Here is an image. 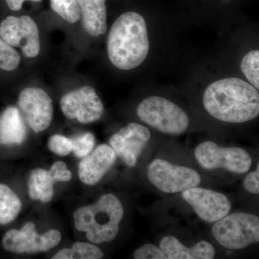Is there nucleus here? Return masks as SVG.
Here are the masks:
<instances>
[{
  "mask_svg": "<svg viewBox=\"0 0 259 259\" xmlns=\"http://www.w3.org/2000/svg\"><path fill=\"white\" fill-rule=\"evenodd\" d=\"M48 146L53 153L59 156H67L71 151H72L71 139L61 135H54L51 136L49 139Z\"/></svg>",
  "mask_w": 259,
  "mask_h": 259,
  "instance_id": "25",
  "label": "nucleus"
},
{
  "mask_svg": "<svg viewBox=\"0 0 259 259\" xmlns=\"http://www.w3.org/2000/svg\"><path fill=\"white\" fill-rule=\"evenodd\" d=\"M136 259H167L161 248L153 244H145L138 248L134 253Z\"/></svg>",
  "mask_w": 259,
  "mask_h": 259,
  "instance_id": "26",
  "label": "nucleus"
},
{
  "mask_svg": "<svg viewBox=\"0 0 259 259\" xmlns=\"http://www.w3.org/2000/svg\"><path fill=\"white\" fill-rule=\"evenodd\" d=\"M243 187L250 194L259 193V165L255 171L250 172L243 181Z\"/></svg>",
  "mask_w": 259,
  "mask_h": 259,
  "instance_id": "28",
  "label": "nucleus"
},
{
  "mask_svg": "<svg viewBox=\"0 0 259 259\" xmlns=\"http://www.w3.org/2000/svg\"><path fill=\"white\" fill-rule=\"evenodd\" d=\"M204 108L214 118L243 123L259 115L258 90L239 78H226L209 84L203 95Z\"/></svg>",
  "mask_w": 259,
  "mask_h": 259,
  "instance_id": "1",
  "label": "nucleus"
},
{
  "mask_svg": "<svg viewBox=\"0 0 259 259\" xmlns=\"http://www.w3.org/2000/svg\"><path fill=\"white\" fill-rule=\"evenodd\" d=\"M49 173L55 182H69L72 178V174L68 169L66 163L63 161L54 163L51 166Z\"/></svg>",
  "mask_w": 259,
  "mask_h": 259,
  "instance_id": "27",
  "label": "nucleus"
},
{
  "mask_svg": "<svg viewBox=\"0 0 259 259\" xmlns=\"http://www.w3.org/2000/svg\"><path fill=\"white\" fill-rule=\"evenodd\" d=\"M71 142L74 154L77 157L84 158L93 151L95 145V138L91 133H87L71 139Z\"/></svg>",
  "mask_w": 259,
  "mask_h": 259,
  "instance_id": "24",
  "label": "nucleus"
},
{
  "mask_svg": "<svg viewBox=\"0 0 259 259\" xmlns=\"http://www.w3.org/2000/svg\"><path fill=\"white\" fill-rule=\"evenodd\" d=\"M56 183L49 171L37 168L30 174L28 180L29 195L33 200L48 203L54 195V185Z\"/></svg>",
  "mask_w": 259,
  "mask_h": 259,
  "instance_id": "18",
  "label": "nucleus"
},
{
  "mask_svg": "<svg viewBox=\"0 0 259 259\" xmlns=\"http://www.w3.org/2000/svg\"><path fill=\"white\" fill-rule=\"evenodd\" d=\"M214 239L229 250L243 249L259 241V218L245 212L228 214L214 223Z\"/></svg>",
  "mask_w": 259,
  "mask_h": 259,
  "instance_id": "5",
  "label": "nucleus"
},
{
  "mask_svg": "<svg viewBox=\"0 0 259 259\" xmlns=\"http://www.w3.org/2000/svg\"><path fill=\"white\" fill-rule=\"evenodd\" d=\"M149 47L147 26L141 15L127 12L115 20L107 39V54L115 67L136 69L146 60Z\"/></svg>",
  "mask_w": 259,
  "mask_h": 259,
  "instance_id": "2",
  "label": "nucleus"
},
{
  "mask_svg": "<svg viewBox=\"0 0 259 259\" xmlns=\"http://www.w3.org/2000/svg\"><path fill=\"white\" fill-rule=\"evenodd\" d=\"M259 51H250L242 59L241 69L250 84L259 89Z\"/></svg>",
  "mask_w": 259,
  "mask_h": 259,
  "instance_id": "22",
  "label": "nucleus"
},
{
  "mask_svg": "<svg viewBox=\"0 0 259 259\" xmlns=\"http://www.w3.org/2000/svg\"><path fill=\"white\" fill-rule=\"evenodd\" d=\"M0 37L11 47L20 48L26 57L35 58L40 53L38 28L27 15L5 19L0 25Z\"/></svg>",
  "mask_w": 259,
  "mask_h": 259,
  "instance_id": "9",
  "label": "nucleus"
},
{
  "mask_svg": "<svg viewBox=\"0 0 259 259\" xmlns=\"http://www.w3.org/2000/svg\"><path fill=\"white\" fill-rule=\"evenodd\" d=\"M116 158L117 155L111 146L100 145L80 162V180L85 185H96L112 168Z\"/></svg>",
  "mask_w": 259,
  "mask_h": 259,
  "instance_id": "14",
  "label": "nucleus"
},
{
  "mask_svg": "<svg viewBox=\"0 0 259 259\" xmlns=\"http://www.w3.org/2000/svg\"><path fill=\"white\" fill-rule=\"evenodd\" d=\"M194 156L200 166L207 170L224 168L241 175L249 171L252 164L249 153L243 148L221 147L212 141L199 144Z\"/></svg>",
  "mask_w": 259,
  "mask_h": 259,
  "instance_id": "6",
  "label": "nucleus"
},
{
  "mask_svg": "<svg viewBox=\"0 0 259 259\" xmlns=\"http://www.w3.org/2000/svg\"><path fill=\"white\" fill-rule=\"evenodd\" d=\"M148 178L158 190L167 194H176L198 187L200 176L189 167L174 165L166 160L151 162L148 167Z\"/></svg>",
  "mask_w": 259,
  "mask_h": 259,
  "instance_id": "7",
  "label": "nucleus"
},
{
  "mask_svg": "<svg viewBox=\"0 0 259 259\" xmlns=\"http://www.w3.org/2000/svg\"><path fill=\"white\" fill-rule=\"evenodd\" d=\"M83 28L89 35L100 36L107 32L106 0H77Z\"/></svg>",
  "mask_w": 259,
  "mask_h": 259,
  "instance_id": "16",
  "label": "nucleus"
},
{
  "mask_svg": "<svg viewBox=\"0 0 259 259\" xmlns=\"http://www.w3.org/2000/svg\"><path fill=\"white\" fill-rule=\"evenodd\" d=\"M26 137V128L17 107H9L0 117V143L21 144Z\"/></svg>",
  "mask_w": 259,
  "mask_h": 259,
  "instance_id": "17",
  "label": "nucleus"
},
{
  "mask_svg": "<svg viewBox=\"0 0 259 259\" xmlns=\"http://www.w3.org/2000/svg\"><path fill=\"white\" fill-rule=\"evenodd\" d=\"M20 63V56L14 48L0 37V69L14 71Z\"/></svg>",
  "mask_w": 259,
  "mask_h": 259,
  "instance_id": "23",
  "label": "nucleus"
},
{
  "mask_svg": "<svg viewBox=\"0 0 259 259\" xmlns=\"http://www.w3.org/2000/svg\"><path fill=\"white\" fill-rule=\"evenodd\" d=\"M61 110L68 118L77 120L81 123H91L101 118L103 104L95 89L90 86L70 92L61 98Z\"/></svg>",
  "mask_w": 259,
  "mask_h": 259,
  "instance_id": "10",
  "label": "nucleus"
},
{
  "mask_svg": "<svg viewBox=\"0 0 259 259\" xmlns=\"http://www.w3.org/2000/svg\"><path fill=\"white\" fill-rule=\"evenodd\" d=\"M61 241V234L57 230H50L39 235L34 223L29 222L20 231L13 229L7 232L2 244L5 250L13 253H35L52 249Z\"/></svg>",
  "mask_w": 259,
  "mask_h": 259,
  "instance_id": "8",
  "label": "nucleus"
},
{
  "mask_svg": "<svg viewBox=\"0 0 259 259\" xmlns=\"http://www.w3.org/2000/svg\"><path fill=\"white\" fill-rule=\"evenodd\" d=\"M18 105L34 132L38 134L50 126L54 115L52 100L42 89L23 90L19 96Z\"/></svg>",
  "mask_w": 259,
  "mask_h": 259,
  "instance_id": "11",
  "label": "nucleus"
},
{
  "mask_svg": "<svg viewBox=\"0 0 259 259\" xmlns=\"http://www.w3.org/2000/svg\"><path fill=\"white\" fill-rule=\"evenodd\" d=\"M150 139L151 132L147 127L132 122L114 134L110 138V144L116 155L127 166L134 167Z\"/></svg>",
  "mask_w": 259,
  "mask_h": 259,
  "instance_id": "13",
  "label": "nucleus"
},
{
  "mask_svg": "<svg viewBox=\"0 0 259 259\" xmlns=\"http://www.w3.org/2000/svg\"><path fill=\"white\" fill-rule=\"evenodd\" d=\"M22 209L20 198L8 186L0 184V224L14 221Z\"/></svg>",
  "mask_w": 259,
  "mask_h": 259,
  "instance_id": "19",
  "label": "nucleus"
},
{
  "mask_svg": "<svg viewBox=\"0 0 259 259\" xmlns=\"http://www.w3.org/2000/svg\"><path fill=\"white\" fill-rule=\"evenodd\" d=\"M182 196L196 214L205 222H217L231 211L229 199L220 192L196 187L184 191Z\"/></svg>",
  "mask_w": 259,
  "mask_h": 259,
  "instance_id": "12",
  "label": "nucleus"
},
{
  "mask_svg": "<svg viewBox=\"0 0 259 259\" xmlns=\"http://www.w3.org/2000/svg\"><path fill=\"white\" fill-rule=\"evenodd\" d=\"M25 1H27V0H5L10 9L13 10V11H18V10L21 9L23 3ZM30 1L38 3V2L42 1V0H30Z\"/></svg>",
  "mask_w": 259,
  "mask_h": 259,
  "instance_id": "29",
  "label": "nucleus"
},
{
  "mask_svg": "<svg viewBox=\"0 0 259 259\" xmlns=\"http://www.w3.org/2000/svg\"><path fill=\"white\" fill-rule=\"evenodd\" d=\"M104 254L95 245L77 242L71 248H64L58 252L53 259H100Z\"/></svg>",
  "mask_w": 259,
  "mask_h": 259,
  "instance_id": "20",
  "label": "nucleus"
},
{
  "mask_svg": "<svg viewBox=\"0 0 259 259\" xmlns=\"http://www.w3.org/2000/svg\"><path fill=\"white\" fill-rule=\"evenodd\" d=\"M123 214L120 199L115 194H105L96 203L75 211V228L85 232L89 241L95 244L110 242L117 236Z\"/></svg>",
  "mask_w": 259,
  "mask_h": 259,
  "instance_id": "3",
  "label": "nucleus"
},
{
  "mask_svg": "<svg viewBox=\"0 0 259 259\" xmlns=\"http://www.w3.org/2000/svg\"><path fill=\"white\" fill-rule=\"evenodd\" d=\"M51 9L63 20L75 23L81 18V11L77 0H51Z\"/></svg>",
  "mask_w": 259,
  "mask_h": 259,
  "instance_id": "21",
  "label": "nucleus"
},
{
  "mask_svg": "<svg viewBox=\"0 0 259 259\" xmlns=\"http://www.w3.org/2000/svg\"><path fill=\"white\" fill-rule=\"evenodd\" d=\"M160 248L168 259H212L215 256V250L208 242L200 241L188 248L173 236L164 237L160 242Z\"/></svg>",
  "mask_w": 259,
  "mask_h": 259,
  "instance_id": "15",
  "label": "nucleus"
},
{
  "mask_svg": "<svg viewBox=\"0 0 259 259\" xmlns=\"http://www.w3.org/2000/svg\"><path fill=\"white\" fill-rule=\"evenodd\" d=\"M140 120L163 134L180 136L190 125L188 115L180 107L163 98L151 96L145 99L137 108Z\"/></svg>",
  "mask_w": 259,
  "mask_h": 259,
  "instance_id": "4",
  "label": "nucleus"
}]
</instances>
